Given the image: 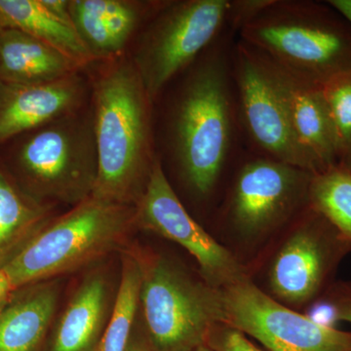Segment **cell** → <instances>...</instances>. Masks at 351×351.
<instances>
[{"instance_id": "6da1fadb", "label": "cell", "mask_w": 351, "mask_h": 351, "mask_svg": "<svg viewBox=\"0 0 351 351\" xmlns=\"http://www.w3.org/2000/svg\"><path fill=\"white\" fill-rule=\"evenodd\" d=\"M237 32L228 29L162 93L157 156L199 203L221 199L247 152L232 56ZM157 99V100H158Z\"/></svg>"}, {"instance_id": "7a4b0ae2", "label": "cell", "mask_w": 351, "mask_h": 351, "mask_svg": "<svg viewBox=\"0 0 351 351\" xmlns=\"http://www.w3.org/2000/svg\"><path fill=\"white\" fill-rule=\"evenodd\" d=\"M154 106L133 61L113 64L97 80L98 177L91 196L130 206L142 197L157 159Z\"/></svg>"}, {"instance_id": "3957f363", "label": "cell", "mask_w": 351, "mask_h": 351, "mask_svg": "<svg viewBox=\"0 0 351 351\" xmlns=\"http://www.w3.org/2000/svg\"><path fill=\"white\" fill-rule=\"evenodd\" d=\"M237 36L316 86L351 71V24L327 1L270 0Z\"/></svg>"}, {"instance_id": "277c9868", "label": "cell", "mask_w": 351, "mask_h": 351, "mask_svg": "<svg viewBox=\"0 0 351 351\" xmlns=\"http://www.w3.org/2000/svg\"><path fill=\"white\" fill-rule=\"evenodd\" d=\"M136 228L135 206L90 196L51 219L0 267L16 290L46 282L119 250Z\"/></svg>"}, {"instance_id": "5b68a950", "label": "cell", "mask_w": 351, "mask_h": 351, "mask_svg": "<svg viewBox=\"0 0 351 351\" xmlns=\"http://www.w3.org/2000/svg\"><path fill=\"white\" fill-rule=\"evenodd\" d=\"M232 0L165 1L147 21L133 63L152 101L230 25Z\"/></svg>"}, {"instance_id": "8992f818", "label": "cell", "mask_w": 351, "mask_h": 351, "mask_svg": "<svg viewBox=\"0 0 351 351\" xmlns=\"http://www.w3.org/2000/svg\"><path fill=\"white\" fill-rule=\"evenodd\" d=\"M29 132L16 163L32 197L73 206L90 197L98 177L93 113H71Z\"/></svg>"}, {"instance_id": "52a82bcc", "label": "cell", "mask_w": 351, "mask_h": 351, "mask_svg": "<svg viewBox=\"0 0 351 351\" xmlns=\"http://www.w3.org/2000/svg\"><path fill=\"white\" fill-rule=\"evenodd\" d=\"M313 173L247 152L221 196L219 218L243 239L289 226L308 208Z\"/></svg>"}, {"instance_id": "ba28073f", "label": "cell", "mask_w": 351, "mask_h": 351, "mask_svg": "<svg viewBox=\"0 0 351 351\" xmlns=\"http://www.w3.org/2000/svg\"><path fill=\"white\" fill-rule=\"evenodd\" d=\"M140 306L156 351L206 345L218 324L216 288L191 278L162 257L143 258Z\"/></svg>"}, {"instance_id": "9c48e42d", "label": "cell", "mask_w": 351, "mask_h": 351, "mask_svg": "<svg viewBox=\"0 0 351 351\" xmlns=\"http://www.w3.org/2000/svg\"><path fill=\"white\" fill-rule=\"evenodd\" d=\"M218 323L253 337L270 351H351V332L293 311L246 276L216 288Z\"/></svg>"}, {"instance_id": "30bf717a", "label": "cell", "mask_w": 351, "mask_h": 351, "mask_svg": "<svg viewBox=\"0 0 351 351\" xmlns=\"http://www.w3.org/2000/svg\"><path fill=\"white\" fill-rule=\"evenodd\" d=\"M233 76L247 151L315 174L295 137L282 97L258 51L237 36Z\"/></svg>"}, {"instance_id": "8fae6325", "label": "cell", "mask_w": 351, "mask_h": 351, "mask_svg": "<svg viewBox=\"0 0 351 351\" xmlns=\"http://www.w3.org/2000/svg\"><path fill=\"white\" fill-rule=\"evenodd\" d=\"M288 228L287 239L269 271L271 297L289 307L311 306L334 283L332 277L350 253L351 243L309 207Z\"/></svg>"}, {"instance_id": "7c38bea8", "label": "cell", "mask_w": 351, "mask_h": 351, "mask_svg": "<svg viewBox=\"0 0 351 351\" xmlns=\"http://www.w3.org/2000/svg\"><path fill=\"white\" fill-rule=\"evenodd\" d=\"M137 228L179 244L195 258L208 285L225 287L248 276L235 256L193 218L157 156L142 197L136 204Z\"/></svg>"}, {"instance_id": "4fadbf2b", "label": "cell", "mask_w": 351, "mask_h": 351, "mask_svg": "<svg viewBox=\"0 0 351 351\" xmlns=\"http://www.w3.org/2000/svg\"><path fill=\"white\" fill-rule=\"evenodd\" d=\"M84 92L77 73L32 84L0 82V145L77 112Z\"/></svg>"}, {"instance_id": "5bb4252c", "label": "cell", "mask_w": 351, "mask_h": 351, "mask_svg": "<svg viewBox=\"0 0 351 351\" xmlns=\"http://www.w3.org/2000/svg\"><path fill=\"white\" fill-rule=\"evenodd\" d=\"M260 54L280 92L295 137L313 161L316 173L338 164L331 117L322 87L298 77Z\"/></svg>"}, {"instance_id": "9a60e30c", "label": "cell", "mask_w": 351, "mask_h": 351, "mask_svg": "<svg viewBox=\"0 0 351 351\" xmlns=\"http://www.w3.org/2000/svg\"><path fill=\"white\" fill-rule=\"evenodd\" d=\"M110 294L105 276L87 277L60 318L51 351L97 350L112 311Z\"/></svg>"}, {"instance_id": "2e32d148", "label": "cell", "mask_w": 351, "mask_h": 351, "mask_svg": "<svg viewBox=\"0 0 351 351\" xmlns=\"http://www.w3.org/2000/svg\"><path fill=\"white\" fill-rule=\"evenodd\" d=\"M59 291L53 282L18 289L0 311V351H36L54 314Z\"/></svg>"}, {"instance_id": "e0dca14e", "label": "cell", "mask_w": 351, "mask_h": 351, "mask_svg": "<svg viewBox=\"0 0 351 351\" xmlns=\"http://www.w3.org/2000/svg\"><path fill=\"white\" fill-rule=\"evenodd\" d=\"M82 64L43 41L13 29H0V82L32 84L77 73Z\"/></svg>"}, {"instance_id": "ac0fdd59", "label": "cell", "mask_w": 351, "mask_h": 351, "mask_svg": "<svg viewBox=\"0 0 351 351\" xmlns=\"http://www.w3.org/2000/svg\"><path fill=\"white\" fill-rule=\"evenodd\" d=\"M0 29L29 34L82 66L95 59L75 27L56 17L43 0H0Z\"/></svg>"}, {"instance_id": "d6986e66", "label": "cell", "mask_w": 351, "mask_h": 351, "mask_svg": "<svg viewBox=\"0 0 351 351\" xmlns=\"http://www.w3.org/2000/svg\"><path fill=\"white\" fill-rule=\"evenodd\" d=\"M51 219L50 205L22 193L0 170V267Z\"/></svg>"}, {"instance_id": "ffe728a7", "label": "cell", "mask_w": 351, "mask_h": 351, "mask_svg": "<svg viewBox=\"0 0 351 351\" xmlns=\"http://www.w3.org/2000/svg\"><path fill=\"white\" fill-rule=\"evenodd\" d=\"M143 265L141 256H122L121 277L107 326L96 351H127L140 307Z\"/></svg>"}, {"instance_id": "44dd1931", "label": "cell", "mask_w": 351, "mask_h": 351, "mask_svg": "<svg viewBox=\"0 0 351 351\" xmlns=\"http://www.w3.org/2000/svg\"><path fill=\"white\" fill-rule=\"evenodd\" d=\"M307 199L308 207L351 243V169L338 163L313 174Z\"/></svg>"}, {"instance_id": "7402d4cb", "label": "cell", "mask_w": 351, "mask_h": 351, "mask_svg": "<svg viewBox=\"0 0 351 351\" xmlns=\"http://www.w3.org/2000/svg\"><path fill=\"white\" fill-rule=\"evenodd\" d=\"M334 131L338 163L351 169V71L322 87Z\"/></svg>"}, {"instance_id": "603a6c76", "label": "cell", "mask_w": 351, "mask_h": 351, "mask_svg": "<svg viewBox=\"0 0 351 351\" xmlns=\"http://www.w3.org/2000/svg\"><path fill=\"white\" fill-rule=\"evenodd\" d=\"M69 12L76 32L95 58L110 56L122 49L105 20L85 12L75 0L69 1Z\"/></svg>"}, {"instance_id": "cb8c5ba5", "label": "cell", "mask_w": 351, "mask_h": 351, "mask_svg": "<svg viewBox=\"0 0 351 351\" xmlns=\"http://www.w3.org/2000/svg\"><path fill=\"white\" fill-rule=\"evenodd\" d=\"M309 317L325 326L334 327L339 321L351 324V282L334 281L313 306Z\"/></svg>"}, {"instance_id": "d4e9b609", "label": "cell", "mask_w": 351, "mask_h": 351, "mask_svg": "<svg viewBox=\"0 0 351 351\" xmlns=\"http://www.w3.org/2000/svg\"><path fill=\"white\" fill-rule=\"evenodd\" d=\"M206 345L215 351H263L251 343L244 332L219 323L210 332Z\"/></svg>"}, {"instance_id": "484cf974", "label": "cell", "mask_w": 351, "mask_h": 351, "mask_svg": "<svg viewBox=\"0 0 351 351\" xmlns=\"http://www.w3.org/2000/svg\"><path fill=\"white\" fill-rule=\"evenodd\" d=\"M16 291L6 272L0 267V311L8 304Z\"/></svg>"}, {"instance_id": "4316f807", "label": "cell", "mask_w": 351, "mask_h": 351, "mask_svg": "<svg viewBox=\"0 0 351 351\" xmlns=\"http://www.w3.org/2000/svg\"><path fill=\"white\" fill-rule=\"evenodd\" d=\"M328 3L338 10L351 24V0H328Z\"/></svg>"}, {"instance_id": "83f0119b", "label": "cell", "mask_w": 351, "mask_h": 351, "mask_svg": "<svg viewBox=\"0 0 351 351\" xmlns=\"http://www.w3.org/2000/svg\"><path fill=\"white\" fill-rule=\"evenodd\" d=\"M191 351H215L213 348H210L209 346L207 345H203L198 346V348H196L195 350H191Z\"/></svg>"}, {"instance_id": "f1b7e54d", "label": "cell", "mask_w": 351, "mask_h": 351, "mask_svg": "<svg viewBox=\"0 0 351 351\" xmlns=\"http://www.w3.org/2000/svg\"><path fill=\"white\" fill-rule=\"evenodd\" d=\"M127 351H147V350H144V348H141V346H129L128 350H127Z\"/></svg>"}]
</instances>
